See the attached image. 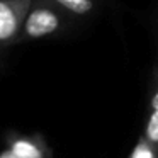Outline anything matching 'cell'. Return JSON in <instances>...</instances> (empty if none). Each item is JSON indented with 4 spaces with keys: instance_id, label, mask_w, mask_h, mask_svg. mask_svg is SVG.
<instances>
[{
    "instance_id": "1",
    "label": "cell",
    "mask_w": 158,
    "mask_h": 158,
    "mask_svg": "<svg viewBox=\"0 0 158 158\" xmlns=\"http://www.w3.org/2000/svg\"><path fill=\"white\" fill-rule=\"evenodd\" d=\"M70 15L53 0H31L24 15L17 44L51 38L65 31Z\"/></svg>"
},
{
    "instance_id": "2",
    "label": "cell",
    "mask_w": 158,
    "mask_h": 158,
    "mask_svg": "<svg viewBox=\"0 0 158 158\" xmlns=\"http://www.w3.org/2000/svg\"><path fill=\"white\" fill-rule=\"evenodd\" d=\"M31 0H0V49L17 44Z\"/></svg>"
},
{
    "instance_id": "3",
    "label": "cell",
    "mask_w": 158,
    "mask_h": 158,
    "mask_svg": "<svg viewBox=\"0 0 158 158\" xmlns=\"http://www.w3.org/2000/svg\"><path fill=\"white\" fill-rule=\"evenodd\" d=\"M141 136L148 139L158 151V65L155 66L148 90V116Z\"/></svg>"
},
{
    "instance_id": "4",
    "label": "cell",
    "mask_w": 158,
    "mask_h": 158,
    "mask_svg": "<svg viewBox=\"0 0 158 158\" xmlns=\"http://www.w3.org/2000/svg\"><path fill=\"white\" fill-rule=\"evenodd\" d=\"M9 150L14 151L19 158H51V151L41 136L15 134L9 141Z\"/></svg>"
},
{
    "instance_id": "5",
    "label": "cell",
    "mask_w": 158,
    "mask_h": 158,
    "mask_svg": "<svg viewBox=\"0 0 158 158\" xmlns=\"http://www.w3.org/2000/svg\"><path fill=\"white\" fill-rule=\"evenodd\" d=\"M58 7H61L70 17H90L95 14L97 0H53Z\"/></svg>"
},
{
    "instance_id": "6",
    "label": "cell",
    "mask_w": 158,
    "mask_h": 158,
    "mask_svg": "<svg viewBox=\"0 0 158 158\" xmlns=\"http://www.w3.org/2000/svg\"><path fill=\"white\" fill-rule=\"evenodd\" d=\"M129 158H158V151L155 150V146L150 141L141 136L138 143L134 144L133 151L129 153Z\"/></svg>"
},
{
    "instance_id": "7",
    "label": "cell",
    "mask_w": 158,
    "mask_h": 158,
    "mask_svg": "<svg viewBox=\"0 0 158 158\" xmlns=\"http://www.w3.org/2000/svg\"><path fill=\"white\" fill-rule=\"evenodd\" d=\"M0 158H19V156L14 153V151H10V150L7 148V150L4 151V153H0Z\"/></svg>"
}]
</instances>
